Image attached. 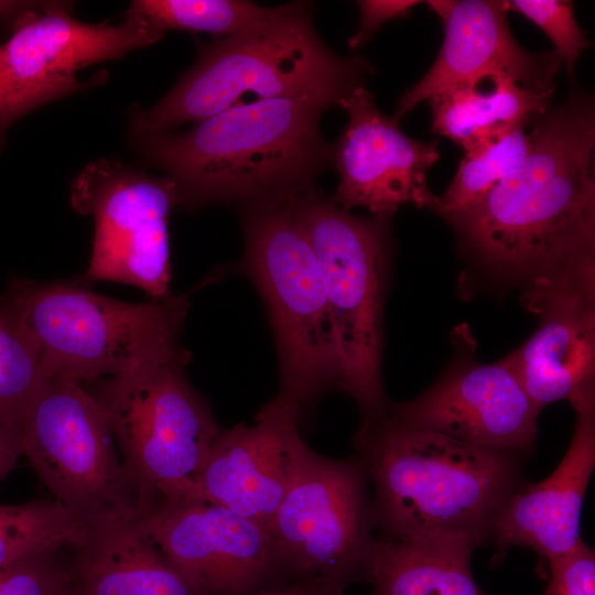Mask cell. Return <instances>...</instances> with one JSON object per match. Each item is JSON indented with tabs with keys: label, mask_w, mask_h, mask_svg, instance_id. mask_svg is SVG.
Returning a JSON list of instances; mask_svg holds the SVG:
<instances>
[{
	"label": "cell",
	"mask_w": 595,
	"mask_h": 595,
	"mask_svg": "<svg viewBox=\"0 0 595 595\" xmlns=\"http://www.w3.org/2000/svg\"><path fill=\"white\" fill-rule=\"evenodd\" d=\"M358 30L349 37L348 45L355 50L365 45L386 22L407 17L420 4L415 0H360Z\"/></svg>",
	"instance_id": "f546056e"
},
{
	"label": "cell",
	"mask_w": 595,
	"mask_h": 595,
	"mask_svg": "<svg viewBox=\"0 0 595 595\" xmlns=\"http://www.w3.org/2000/svg\"><path fill=\"white\" fill-rule=\"evenodd\" d=\"M269 10L241 0H136L127 14L143 19L162 34L180 30L224 37L257 24Z\"/></svg>",
	"instance_id": "d4e9b609"
},
{
	"label": "cell",
	"mask_w": 595,
	"mask_h": 595,
	"mask_svg": "<svg viewBox=\"0 0 595 595\" xmlns=\"http://www.w3.org/2000/svg\"><path fill=\"white\" fill-rule=\"evenodd\" d=\"M508 10L517 12L539 26L553 44V52L570 77L576 62L592 43L577 23L569 0H512Z\"/></svg>",
	"instance_id": "4316f807"
},
{
	"label": "cell",
	"mask_w": 595,
	"mask_h": 595,
	"mask_svg": "<svg viewBox=\"0 0 595 595\" xmlns=\"http://www.w3.org/2000/svg\"><path fill=\"white\" fill-rule=\"evenodd\" d=\"M522 302L538 327L504 358L536 407L595 393V257L532 278Z\"/></svg>",
	"instance_id": "4fadbf2b"
},
{
	"label": "cell",
	"mask_w": 595,
	"mask_h": 595,
	"mask_svg": "<svg viewBox=\"0 0 595 595\" xmlns=\"http://www.w3.org/2000/svg\"><path fill=\"white\" fill-rule=\"evenodd\" d=\"M260 595H310V583L294 581L284 587L271 588Z\"/></svg>",
	"instance_id": "d6a6232c"
},
{
	"label": "cell",
	"mask_w": 595,
	"mask_h": 595,
	"mask_svg": "<svg viewBox=\"0 0 595 595\" xmlns=\"http://www.w3.org/2000/svg\"><path fill=\"white\" fill-rule=\"evenodd\" d=\"M338 106L348 121L333 144L339 182L331 198L347 210L365 207L375 216L389 217L408 204L434 210L437 196L428 186V172L440 159L437 142L407 136L400 120L382 113L364 86Z\"/></svg>",
	"instance_id": "2e32d148"
},
{
	"label": "cell",
	"mask_w": 595,
	"mask_h": 595,
	"mask_svg": "<svg viewBox=\"0 0 595 595\" xmlns=\"http://www.w3.org/2000/svg\"><path fill=\"white\" fill-rule=\"evenodd\" d=\"M8 97H9V82H8V75H7V71H6L1 51H0V125L2 122V119L7 110Z\"/></svg>",
	"instance_id": "836d02e7"
},
{
	"label": "cell",
	"mask_w": 595,
	"mask_h": 595,
	"mask_svg": "<svg viewBox=\"0 0 595 595\" xmlns=\"http://www.w3.org/2000/svg\"><path fill=\"white\" fill-rule=\"evenodd\" d=\"M138 521L199 595H260L282 571L270 529L220 505L163 502Z\"/></svg>",
	"instance_id": "5bb4252c"
},
{
	"label": "cell",
	"mask_w": 595,
	"mask_h": 595,
	"mask_svg": "<svg viewBox=\"0 0 595 595\" xmlns=\"http://www.w3.org/2000/svg\"><path fill=\"white\" fill-rule=\"evenodd\" d=\"M387 413L407 426L522 457L536 447L540 410L505 358H461L414 399L389 404Z\"/></svg>",
	"instance_id": "9a60e30c"
},
{
	"label": "cell",
	"mask_w": 595,
	"mask_h": 595,
	"mask_svg": "<svg viewBox=\"0 0 595 595\" xmlns=\"http://www.w3.org/2000/svg\"><path fill=\"white\" fill-rule=\"evenodd\" d=\"M301 413L278 393L253 424L221 429L185 499L220 505L269 528L306 445Z\"/></svg>",
	"instance_id": "e0dca14e"
},
{
	"label": "cell",
	"mask_w": 595,
	"mask_h": 595,
	"mask_svg": "<svg viewBox=\"0 0 595 595\" xmlns=\"http://www.w3.org/2000/svg\"><path fill=\"white\" fill-rule=\"evenodd\" d=\"M387 411L363 420L354 439L372 485L379 538L490 540L505 505L524 486L520 456L403 425Z\"/></svg>",
	"instance_id": "3957f363"
},
{
	"label": "cell",
	"mask_w": 595,
	"mask_h": 595,
	"mask_svg": "<svg viewBox=\"0 0 595 595\" xmlns=\"http://www.w3.org/2000/svg\"><path fill=\"white\" fill-rule=\"evenodd\" d=\"M570 403L576 412L570 446L551 475L509 498L490 537L497 545L495 559L521 545L549 563L582 540L583 499L595 467V393Z\"/></svg>",
	"instance_id": "d6986e66"
},
{
	"label": "cell",
	"mask_w": 595,
	"mask_h": 595,
	"mask_svg": "<svg viewBox=\"0 0 595 595\" xmlns=\"http://www.w3.org/2000/svg\"><path fill=\"white\" fill-rule=\"evenodd\" d=\"M33 340L46 378L83 386L190 355L178 345L185 294L131 303L82 280L13 277L3 292Z\"/></svg>",
	"instance_id": "5b68a950"
},
{
	"label": "cell",
	"mask_w": 595,
	"mask_h": 595,
	"mask_svg": "<svg viewBox=\"0 0 595 595\" xmlns=\"http://www.w3.org/2000/svg\"><path fill=\"white\" fill-rule=\"evenodd\" d=\"M19 423L23 455L74 517L87 526L138 517L134 482L101 405L86 387L46 378Z\"/></svg>",
	"instance_id": "9c48e42d"
},
{
	"label": "cell",
	"mask_w": 595,
	"mask_h": 595,
	"mask_svg": "<svg viewBox=\"0 0 595 595\" xmlns=\"http://www.w3.org/2000/svg\"><path fill=\"white\" fill-rule=\"evenodd\" d=\"M346 587L332 583H310V595H343Z\"/></svg>",
	"instance_id": "e575fe53"
},
{
	"label": "cell",
	"mask_w": 595,
	"mask_h": 595,
	"mask_svg": "<svg viewBox=\"0 0 595 595\" xmlns=\"http://www.w3.org/2000/svg\"><path fill=\"white\" fill-rule=\"evenodd\" d=\"M68 2L45 1L22 17L11 37L0 45L9 82V97L0 125V150L17 119L65 95L87 89L95 79L75 74L91 64L120 58L151 45L164 34L143 19L126 14L118 25L90 24L71 17Z\"/></svg>",
	"instance_id": "7c38bea8"
},
{
	"label": "cell",
	"mask_w": 595,
	"mask_h": 595,
	"mask_svg": "<svg viewBox=\"0 0 595 595\" xmlns=\"http://www.w3.org/2000/svg\"><path fill=\"white\" fill-rule=\"evenodd\" d=\"M88 526L56 500H33L0 505V566L25 556L76 548Z\"/></svg>",
	"instance_id": "cb8c5ba5"
},
{
	"label": "cell",
	"mask_w": 595,
	"mask_h": 595,
	"mask_svg": "<svg viewBox=\"0 0 595 595\" xmlns=\"http://www.w3.org/2000/svg\"><path fill=\"white\" fill-rule=\"evenodd\" d=\"M290 197L240 207L241 264L269 311L279 393L303 411L339 387L340 368L322 269Z\"/></svg>",
	"instance_id": "8992f818"
},
{
	"label": "cell",
	"mask_w": 595,
	"mask_h": 595,
	"mask_svg": "<svg viewBox=\"0 0 595 595\" xmlns=\"http://www.w3.org/2000/svg\"><path fill=\"white\" fill-rule=\"evenodd\" d=\"M555 88L494 74L430 97L432 131L464 152L516 126H530L552 107Z\"/></svg>",
	"instance_id": "44dd1931"
},
{
	"label": "cell",
	"mask_w": 595,
	"mask_h": 595,
	"mask_svg": "<svg viewBox=\"0 0 595 595\" xmlns=\"http://www.w3.org/2000/svg\"><path fill=\"white\" fill-rule=\"evenodd\" d=\"M68 595H77L73 592V589H71V592L68 593Z\"/></svg>",
	"instance_id": "d590c367"
},
{
	"label": "cell",
	"mask_w": 595,
	"mask_h": 595,
	"mask_svg": "<svg viewBox=\"0 0 595 595\" xmlns=\"http://www.w3.org/2000/svg\"><path fill=\"white\" fill-rule=\"evenodd\" d=\"M57 551L39 552L0 566V595H68L71 571L60 563Z\"/></svg>",
	"instance_id": "83f0119b"
},
{
	"label": "cell",
	"mask_w": 595,
	"mask_h": 595,
	"mask_svg": "<svg viewBox=\"0 0 595 595\" xmlns=\"http://www.w3.org/2000/svg\"><path fill=\"white\" fill-rule=\"evenodd\" d=\"M532 130L517 167L477 203L445 217L478 259L523 284L595 256L592 96L573 90Z\"/></svg>",
	"instance_id": "6da1fadb"
},
{
	"label": "cell",
	"mask_w": 595,
	"mask_h": 595,
	"mask_svg": "<svg viewBox=\"0 0 595 595\" xmlns=\"http://www.w3.org/2000/svg\"><path fill=\"white\" fill-rule=\"evenodd\" d=\"M73 550L69 571L77 595H199L138 518L111 517L89 524Z\"/></svg>",
	"instance_id": "ffe728a7"
},
{
	"label": "cell",
	"mask_w": 595,
	"mask_h": 595,
	"mask_svg": "<svg viewBox=\"0 0 595 595\" xmlns=\"http://www.w3.org/2000/svg\"><path fill=\"white\" fill-rule=\"evenodd\" d=\"M372 72L320 37L305 1L270 8L251 28L202 47L195 64L153 107L136 111L139 136L199 122L231 107L273 98L339 104Z\"/></svg>",
	"instance_id": "277c9868"
},
{
	"label": "cell",
	"mask_w": 595,
	"mask_h": 595,
	"mask_svg": "<svg viewBox=\"0 0 595 595\" xmlns=\"http://www.w3.org/2000/svg\"><path fill=\"white\" fill-rule=\"evenodd\" d=\"M548 566L543 595H595V553L583 540Z\"/></svg>",
	"instance_id": "f1b7e54d"
},
{
	"label": "cell",
	"mask_w": 595,
	"mask_h": 595,
	"mask_svg": "<svg viewBox=\"0 0 595 595\" xmlns=\"http://www.w3.org/2000/svg\"><path fill=\"white\" fill-rule=\"evenodd\" d=\"M45 1H0V21L11 28L26 13L44 4Z\"/></svg>",
	"instance_id": "1f68e13d"
},
{
	"label": "cell",
	"mask_w": 595,
	"mask_h": 595,
	"mask_svg": "<svg viewBox=\"0 0 595 595\" xmlns=\"http://www.w3.org/2000/svg\"><path fill=\"white\" fill-rule=\"evenodd\" d=\"M468 537L424 534L403 540L377 538L365 581L370 595H487L470 569Z\"/></svg>",
	"instance_id": "7402d4cb"
},
{
	"label": "cell",
	"mask_w": 595,
	"mask_h": 595,
	"mask_svg": "<svg viewBox=\"0 0 595 595\" xmlns=\"http://www.w3.org/2000/svg\"><path fill=\"white\" fill-rule=\"evenodd\" d=\"M329 106L273 98L231 107L192 129L141 137L148 160L167 173L181 205L250 204L315 187L333 166L320 121Z\"/></svg>",
	"instance_id": "7a4b0ae2"
},
{
	"label": "cell",
	"mask_w": 595,
	"mask_h": 595,
	"mask_svg": "<svg viewBox=\"0 0 595 595\" xmlns=\"http://www.w3.org/2000/svg\"><path fill=\"white\" fill-rule=\"evenodd\" d=\"M444 37L425 75L399 99L398 120L420 102L445 89L494 74L556 88L561 62L554 52H530L513 37L507 21L508 1L431 0Z\"/></svg>",
	"instance_id": "ac0fdd59"
},
{
	"label": "cell",
	"mask_w": 595,
	"mask_h": 595,
	"mask_svg": "<svg viewBox=\"0 0 595 595\" xmlns=\"http://www.w3.org/2000/svg\"><path fill=\"white\" fill-rule=\"evenodd\" d=\"M71 204L95 223L86 282L115 281L170 293L169 217L181 196L175 183L110 159L87 164L71 186Z\"/></svg>",
	"instance_id": "8fae6325"
},
{
	"label": "cell",
	"mask_w": 595,
	"mask_h": 595,
	"mask_svg": "<svg viewBox=\"0 0 595 595\" xmlns=\"http://www.w3.org/2000/svg\"><path fill=\"white\" fill-rule=\"evenodd\" d=\"M269 529L281 570L294 581H365L377 537L360 459L326 457L306 444Z\"/></svg>",
	"instance_id": "30bf717a"
},
{
	"label": "cell",
	"mask_w": 595,
	"mask_h": 595,
	"mask_svg": "<svg viewBox=\"0 0 595 595\" xmlns=\"http://www.w3.org/2000/svg\"><path fill=\"white\" fill-rule=\"evenodd\" d=\"M23 455L19 422H0V483Z\"/></svg>",
	"instance_id": "4dcf8cb0"
},
{
	"label": "cell",
	"mask_w": 595,
	"mask_h": 595,
	"mask_svg": "<svg viewBox=\"0 0 595 595\" xmlns=\"http://www.w3.org/2000/svg\"><path fill=\"white\" fill-rule=\"evenodd\" d=\"M46 377L17 311L0 295V422H19Z\"/></svg>",
	"instance_id": "484cf974"
},
{
	"label": "cell",
	"mask_w": 595,
	"mask_h": 595,
	"mask_svg": "<svg viewBox=\"0 0 595 595\" xmlns=\"http://www.w3.org/2000/svg\"><path fill=\"white\" fill-rule=\"evenodd\" d=\"M532 143V125L516 126L464 152L434 212L445 218L477 203L517 167Z\"/></svg>",
	"instance_id": "603a6c76"
},
{
	"label": "cell",
	"mask_w": 595,
	"mask_h": 595,
	"mask_svg": "<svg viewBox=\"0 0 595 595\" xmlns=\"http://www.w3.org/2000/svg\"><path fill=\"white\" fill-rule=\"evenodd\" d=\"M190 355L84 386L101 405L138 494V517L185 499L220 432L184 368Z\"/></svg>",
	"instance_id": "ba28073f"
},
{
	"label": "cell",
	"mask_w": 595,
	"mask_h": 595,
	"mask_svg": "<svg viewBox=\"0 0 595 595\" xmlns=\"http://www.w3.org/2000/svg\"><path fill=\"white\" fill-rule=\"evenodd\" d=\"M318 259L339 360V389L364 419L389 408L381 381L388 217L358 216L313 187L290 197Z\"/></svg>",
	"instance_id": "52a82bcc"
}]
</instances>
